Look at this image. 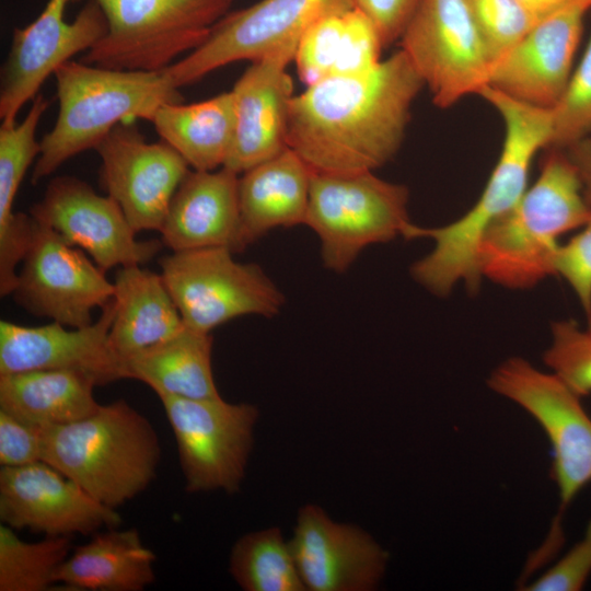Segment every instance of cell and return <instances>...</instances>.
I'll use <instances>...</instances> for the list:
<instances>
[{"label":"cell","instance_id":"1","mask_svg":"<svg viewBox=\"0 0 591 591\" xmlns=\"http://www.w3.org/2000/svg\"><path fill=\"white\" fill-rule=\"evenodd\" d=\"M424 86L402 49L368 73L321 80L292 97L287 147L314 173L373 172L399 150Z\"/></svg>","mask_w":591,"mask_h":591},{"label":"cell","instance_id":"2","mask_svg":"<svg viewBox=\"0 0 591 591\" xmlns=\"http://www.w3.org/2000/svg\"><path fill=\"white\" fill-rule=\"evenodd\" d=\"M501 116L505 138L499 159L477 202L452 223L424 228L409 222L403 237H427L432 251L410 267L412 277L434 296H448L463 281L471 293L478 291L482 275L477 246L484 231L508 212L526 190L530 166L541 149L551 142L552 109L517 101L496 89L478 93Z\"/></svg>","mask_w":591,"mask_h":591},{"label":"cell","instance_id":"3","mask_svg":"<svg viewBox=\"0 0 591 591\" xmlns=\"http://www.w3.org/2000/svg\"><path fill=\"white\" fill-rule=\"evenodd\" d=\"M591 216L578 172L564 149L549 148L535 183L483 233L476 252L482 277L529 289L554 275L558 239Z\"/></svg>","mask_w":591,"mask_h":591},{"label":"cell","instance_id":"4","mask_svg":"<svg viewBox=\"0 0 591 591\" xmlns=\"http://www.w3.org/2000/svg\"><path fill=\"white\" fill-rule=\"evenodd\" d=\"M42 461L113 509L152 483L161 445L151 422L117 399L66 425L38 428Z\"/></svg>","mask_w":591,"mask_h":591},{"label":"cell","instance_id":"5","mask_svg":"<svg viewBox=\"0 0 591 591\" xmlns=\"http://www.w3.org/2000/svg\"><path fill=\"white\" fill-rule=\"evenodd\" d=\"M58 115L39 141L32 182L53 174L66 161L95 149L121 123L150 121L159 106L182 102L162 71L117 70L69 60L54 73Z\"/></svg>","mask_w":591,"mask_h":591},{"label":"cell","instance_id":"6","mask_svg":"<svg viewBox=\"0 0 591 591\" xmlns=\"http://www.w3.org/2000/svg\"><path fill=\"white\" fill-rule=\"evenodd\" d=\"M488 386L523 408L543 429L552 448L551 476L559 495L558 513L540 549L555 555L565 542L563 517L579 493L591 483V417L554 373L520 357L500 363Z\"/></svg>","mask_w":591,"mask_h":591},{"label":"cell","instance_id":"7","mask_svg":"<svg viewBox=\"0 0 591 591\" xmlns=\"http://www.w3.org/2000/svg\"><path fill=\"white\" fill-rule=\"evenodd\" d=\"M106 34L81 58L117 70L161 71L199 47L234 0H91Z\"/></svg>","mask_w":591,"mask_h":591},{"label":"cell","instance_id":"8","mask_svg":"<svg viewBox=\"0 0 591 591\" xmlns=\"http://www.w3.org/2000/svg\"><path fill=\"white\" fill-rule=\"evenodd\" d=\"M409 190L373 172L313 173L305 225L320 239L323 265L346 271L369 245L403 235Z\"/></svg>","mask_w":591,"mask_h":591},{"label":"cell","instance_id":"9","mask_svg":"<svg viewBox=\"0 0 591 591\" xmlns=\"http://www.w3.org/2000/svg\"><path fill=\"white\" fill-rule=\"evenodd\" d=\"M227 247L172 252L159 262L163 281L186 327L205 334L232 318L271 317L285 296L262 267L241 263Z\"/></svg>","mask_w":591,"mask_h":591},{"label":"cell","instance_id":"10","mask_svg":"<svg viewBox=\"0 0 591 591\" xmlns=\"http://www.w3.org/2000/svg\"><path fill=\"white\" fill-rule=\"evenodd\" d=\"M158 396L175 437L186 491H237L253 448L258 409L221 396Z\"/></svg>","mask_w":591,"mask_h":591},{"label":"cell","instance_id":"11","mask_svg":"<svg viewBox=\"0 0 591 591\" xmlns=\"http://www.w3.org/2000/svg\"><path fill=\"white\" fill-rule=\"evenodd\" d=\"M399 39L436 106L488 84L491 61L465 0H420Z\"/></svg>","mask_w":591,"mask_h":591},{"label":"cell","instance_id":"12","mask_svg":"<svg viewBox=\"0 0 591 591\" xmlns=\"http://www.w3.org/2000/svg\"><path fill=\"white\" fill-rule=\"evenodd\" d=\"M11 296L30 314L83 327L113 299L114 283L80 248L34 218Z\"/></svg>","mask_w":591,"mask_h":591},{"label":"cell","instance_id":"13","mask_svg":"<svg viewBox=\"0 0 591 591\" xmlns=\"http://www.w3.org/2000/svg\"><path fill=\"white\" fill-rule=\"evenodd\" d=\"M351 7V0H259L229 12L199 47L161 71L179 90L231 62L257 60L300 39L320 18Z\"/></svg>","mask_w":591,"mask_h":591},{"label":"cell","instance_id":"14","mask_svg":"<svg viewBox=\"0 0 591 591\" xmlns=\"http://www.w3.org/2000/svg\"><path fill=\"white\" fill-rule=\"evenodd\" d=\"M71 1L48 0L33 22L14 30L0 76L1 124L15 123L20 109L39 94L50 74L106 34L105 15L91 0L68 22L65 14Z\"/></svg>","mask_w":591,"mask_h":591},{"label":"cell","instance_id":"15","mask_svg":"<svg viewBox=\"0 0 591 591\" xmlns=\"http://www.w3.org/2000/svg\"><path fill=\"white\" fill-rule=\"evenodd\" d=\"M101 184L136 233L160 231L177 187L189 172L164 141L148 142L131 123H121L96 146Z\"/></svg>","mask_w":591,"mask_h":591},{"label":"cell","instance_id":"16","mask_svg":"<svg viewBox=\"0 0 591 591\" xmlns=\"http://www.w3.org/2000/svg\"><path fill=\"white\" fill-rule=\"evenodd\" d=\"M30 213L105 271L144 264L163 246L159 240L138 241L119 205L73 176L53 178Z\"/></svg>","mask_w":591,"mask_h":591},{"label":"cell","instance_id":"17","mask_svg":"<svg viewBox=\"0 0 591 591\" xmlns=\"http://www.w3.org/2000/svg\"><path fill=\"white\" fill-rule=\"evenodd\" d=\"M0 520L46 536L92 535L121 517L44 461L0 468Z\"/></svg>","mask_w":591,"mask_h":591},{"label":"cell","instance_id":"18","mask_svg":"<svg viewBox=\"0 0 591 591\" xmlns=\"http://www.w3.org/2000/svg\"><path fill=\"white\" fill-rule=\"evenodd\" d=\"M300 39L278 46L252 65L235 82V132L224 167L237 173L265 162L287 148L293 82L288 65Z\"/></svg>","mask_w":591,"mask_h":591},{"label":"cell","instance_id":"19","mask_svg":"<svg viewBox=\"0 0 591 591\" xmlns=\"http://www.w3.org/2000/svg\"><path fill=\"white\" fill-rule=\"evenodd\" d=\"M289 545L306 590L368 591L383 577L389 554L358 526L334 522L313 505L301 508Z\"/></svg>","mask_w":591,"mask_h":591},{"label":"cell","instance_id":"20","mask_svg":"<svg viewBox=\"0 0 591 591\" xmlns=\"http://www.w3.org/2000/svg\"><path fill=\"white\" fill-rule=\"evenodd\" d=\"M96 322L68 327L53 322L23 326L0 322V374L30 370H76L99 385L126 379L121 361L113 352L108 334L114 320L113 299Z\"/></svg>","mask_w":591,"mask_h":591},{"label":"cell","instance_id":"21","mask_svg":"<svg viewBox=\"0 0 591 591\" xmlns=\"http://www.w3.org/2000/svg\"><path fill=\"white\" fill-rule=\"evenodd\" d=\"M588 5H575L537 22L493 68L488 86L522 103L552 109L572 73Z\"/></svg>","mask_w":591,"mask_h":591},{"label":"cell","instance_id":"22","mask_svg":"<svg viewBox=\"0 0 591 591\" xmlns=\"http://www.w3.org/2000/svg\"><path fill=\"white\" fill-rule=\"evenodd\" d=\"M172 252L227 247L244 248L239 205V174L222 166L189 171L170 202L159 231Z\"/></svg>","mask_w":591,"mask_h":591},{"label":"cell","instance_id":"23","mask_svg":"<svg viewBox=\"0 0 591 591\" xmlns=\"http://www.w3.org/2000/svg\"><path fill=\"white\" fill-rule=\"evenodd\" d=\"M313 173L287 147L239 176L244 248L273 229L305 223Z\"/></svg>","mask_w":591,"mask_h":591},{"label":"cell","instance_id":"24","mask_svg":"<svg viewBox=\"0 0 591 591\" xmlns=\"http://www.w3.org/2000/svg\"><path fill=\"white\" fill-rule=\"evenodd\" d=\"M49 106L38 94L21 123L0 126V294L9 296L15 286L16 267L22 262L31 236L32 215L14 212L19 187L34 159L39 155L37 126Z\"/></svg>","mask_w":591,"mask_h":591},{"label":"cell","instance_id":"25","mask_svg":"<svg viewBox=\"0 0 591 591\" xmlns=\"http://www.w3.org/2000/svg\"><path fill=\"white\" fill-rule=\"evenodd\" d=\"M113 283L115 314L108 341L123 366L132 355L184 327L161 274L140 265L123 266L118 267Z\"/></svg>","mask_w":591,"mask_h":591},{"label":"cell","instance_id":"26","mask_svg":"<svg viewBox=\"0 0 591 591\" xmlns=\"http://www.w3.org/2000/svg\"><path fill=\"white\" fill-rule=\"evenodd\" d=\"M155 559L137 529H106L74 548L55 582L70 590L141 591L155 579Z\"/></svg>","mask_w":591,"mask_h":591},{"label":"cell","instance_id":"27","mask_svg":"<svg viewBox=\"0 0 591 591\" xmlns=\"http://www.w3.org/2000/svg\"><path fill=\"white\" fill-rule=\"evenodd\" d=\"M95 380L76 370L0 374V409L34 427L66 425L92 415Z\"/></svg>","mask_w":591,"mask_h":591},{"label":"cell","instance_id":"28","mask_svg":"<svg viewBox=\"0 0 591 591\" xmlns=\"http://www.w3.org/2000/svg\"><path fill=\"white\" fill-rule=\"evenodd\" d=\"M150 121L193 170L213 171L224 165L234 139V97L228 91L197 103H165Z\"/></svg>","mask_w":591,"mask_h":591},{"label":"cell","instance_id":"29","mask_svg":"<svg viewBox=\"0 0 591 591\" xmlns=\"http://www.w3.org/2000/svg\"><path fill=\"white\" fill-rule=\"evenodd\" d=\"M212 336L184 327L172 337L124 361L126 379L150 386L157 395L220 397L211 368Z\"/></svg>","mask_w":591,"mask_h":591},{"label":"cell","instance_id":"30","mask_svg":"<svg viewBox=\"0 0 591 591\" xmlns=\"http://www.w3.org/2000/svg\"><path fill=\"white\" fill-rule=\"evenodd\" d=\"M230 572L246 591L306 590L289 542L277 528L240 537L231 551Z\"/></svg>","mask_w":591,"mask_h":591},{"label":"cell","instance_id":"31","mask_svg":"<svg viewBox=\"0 0 591 591\" xmlns=\"http://www.w3.org/2000/svg\"><path fill=\"white\" fill-rule=\"evenodd\" d=\"M71 536H46L39 542L21 540L0 525V591H44L56 583L58 568L68 558Z\"/></svg>","mask_w":591,"mask_h":591},{"label":"cell","instance_id":"32","mask_svg":"<svg viewBox=\"0 0 591 591\" xmlns=\"http://www.w3.org/2000/svg\"><path fill=\"white\" fill-rule=\"evenodd\" d=\"M491 61V70L537 23L518 0H465Z\"/></svg>","mask_w":591,"mask_h":591},{"label":"cell","instance_id":"33","mask_svg":"<svg viewBox=\"0 0 591 591\" xmlns=\"http://www.w3.org/2000/svg\"><path fill=\"white\" fill-rule=\"evenodd\" d=\"M543 360L578 396L591 394V326L581 328L570 320L554 322Z\"/></svg>","mask_w":591,"mask_h":591},{"label":"cell","instance_id":"34","mask_svg":"<svg viewBox=\"0 0 591 591\" xmlns=\"http://www.w3.org/2000/svg\"><path fill=\"white\" fill-rule=\"evenodd\" d=\"M552 137L547 149H566L591 136V33L564 95L552 108Z\"/></svg>","mask_w":591,"mask_h":591},{"label":"cell","instance_id":"35","mask_svg":"<svg viewBox=\"0 0 591 591\" xmlns=\"http://www.w3.org/2000/svg\"><path fill=\"white\" fill-rule=\"evenodd\" d=\"M346 10L320 18L302 34L293 60L299 78L306 86L333 76L339 55Z\"/></svg>","mask_w":591,"mask_h":591},{"label":"cell","instance_id":"36","mask_svg":"<svg viewBox=\"0 0 591 591\" xmlns=\"http://www.w3.org/2000/svg\"><path fill=\"white\" fill-rule=\"evenodd\" d=\"M383 48L372 21L355 7L346 10L341 44L333 76H355L372 71L382 61Z\"/></svg>","mask_w":591,"mask_h":591},{"label":"cell","instance_id":"37","mask_svg":"<svg viewBox=\"0 0 591 591\" xmlns=\"http://www.w3.org/2000/svg\"><path fill=\"white\" fill-rule=\"evenodd\" d=\"M553 268L572 288L591 326V216L575 236L558 246Z\"/></svg>","mask_w":591,"mask_h":591},{"label":"cell","instance_id":"38","mask_svg":"<svg viewBox=\"0 0 591 591\" xmlns=\"http://www.w3.org/2000/svg\"><path fill=\"white\" fill-rule=\"evenodd\" d=\"M591 575V520L582 538L538 578L522 586L526 591H579Z\"/></svg>","mask_w":591,"mask_h":591},{"label":"cell","instance_id":"39","mask_svg":"<svg viewBox=\"0 0 591 591\" xmlns=\"http://www.w3.org/2000/svg\"><path fill=\"white\" fill-rule=\"evenodd\" d=\"M38 461H42L38 428L0 409V465L22 466Z\"/></svg>","mask_w":591,"mask_h":591},{"label":"cell","instance_id":"40","mask_svg":"<svg viewBox=\"0 0 591 591\" xmlns=\"http://www.w3.org/2000/svg\"><path fill=\"white\" fill-rule=\"evenodd\" d=\"M374 24L384 47L399 39L420 0H351Z\"/></svg>","mask_w":591,"mask_h":591},{"label":"cell","instance_id":"41","mask_svg":"<svg viewBox=\"0 0 591 591\" xmlns=\"http://www.w3.org/2000/svg\"><path fill=\"white\" fill-rule=\"evenodd\" d=\"M564 150L578 172L584 198L591 206V136L573 142Z\"/></svg>","mask_w":591,"mask_h":591},{"label":"cell","instance_id":"42","mask_svg":"<svg viewBox=\"0 0 591 591\" xmlns=\"http://www.w3.org/2000/svg\"><path fill=\"white\" fill-rule=\"evenodd\" d=\"M536 22L575 5H588L591 0H518Z\"/></svg>","mask_w":591,"mask_h":591}]
</instances>
